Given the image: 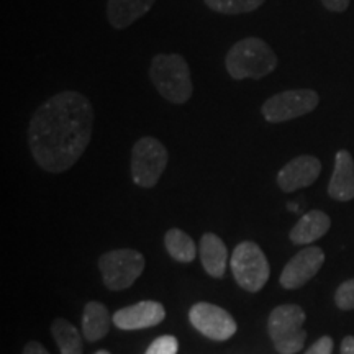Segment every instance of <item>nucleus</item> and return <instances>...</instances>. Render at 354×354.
<instances>
[{
    "label": "nucleus",
    "instance_id": "23",
    "mask_svg": "<svg viewBox=\"0 0 354 354\" xmlns=\"http://www.w3.org/2000/svg\"><path fill=\"white\" fill-rule=\"evenodd\" d=\"M305 354H333V339L330 336H322L307 349Z\"/></svg>",
    "mask_w": 354,
    "mask_h": 354
},
{
    "label": "nucleus",
    "instance_id": "26",
    "mask_svg": "<svg viewBox=\"0 0 354 354\" xmlns=\"http://www.w3.org/2000/svg\"><path fill=\"white\" fill-rule=\"evenodd\" d=\"M342 354H354V336H346L342 342Z\"/></svg>",
    "mask_w": 354,
    "mask_h": 354
},
{
    "label": "nucleus",
    "instance_id": "22",
    "mask_svg": "<svg viewBox=\"0 0 354 354\" xmlns=\"http://www.w3.org/2000/svg\"><path fill=\"white\" fill-rule=\"evenodd\" d=\"M336 307L342 310H354V279L343 282L342 286L336 289L335 294Z\"/></svg>",
    "mask_w": 354,
    "mask_h": 354
},
{
    "label": "nucleus",
    "instance_id": "15",
    "mask_svg": "<svg viewBox=\"0 0 354 354\" xmlns=\"http://www.w3.org/2000/svg\"><path fill=\"white\" fill-rule=\"evenodd\" d=\"M331 227L330 216L322 210H310L290 230L289 238L294 245H310L325 236Z\"/></svg>",
    "mask_w": 354,
    "mask_h": 354
},
{
    "label": "nucleus",
    "instance_id": "9",
    "mask_svg": "<svg viewBox=\"0 0 354 354\" xmlns=\"http://www.w3.org/2000/svg\"><path fill=\"white\" fill-rule=\"evenodd\" d=\"M189 320L194 328L214 342H227L236 333V322L225 308L209 302H198L190 308Z\"/></svg>",
    "mask_w": 354,
    "mask_h": 354
},
{
    "label": "nucleus",
    "instance_id": "25",
    "mask_svg": "<svg viewBox=\"0 0 354 354\" xmlns=\"http://www.w3.org/2000/svg\"><path fill=\"white\" fill-rule=\"evenodd\" d=\"M21 354H50V353L46 351V348H44L41 343L28 342L25 344L24 353H21Z\"/></svg>",
    "mask_w": 354,
    "mask_h": 354
},
{
    "label": "nucleus",
    "instance_id": "16",
    "mask_svg": "<svg viewBox=\"0 0 354 354\" xmlns=\"http://www.w3.org/2000/svg\"><path fill=\"white\" fill-rule=\"evenodd\" d=\"M198 251H201V261L203 269H205L212 277H223L228 263V251L223 240H221L220 236H216L215 233L202 234Z\"/></svg>",
    "mask_w": 354,
    "mask_h": 354
},
{
    "label": "nucleus",
    "instance_id": "17",
    "mask_svg": "<svg viewBox=\"0 0 354 354\" xmlns=\"http://www.w3.org/2000/svg\"><path fill=\"white\" fill-rule=\"evenodd\" d=\"M113 317L104 304L87 302L82 315V336L87 342H99L109 333Z\"/></svg>",
    "mask_w": 354,
    "mask_h": 354
},
{
    "label": "nucleus",
    "instance_id": "7",
    "mask_svg": "<svg viewBox=\"0 0 354 354\" xmlns=\"http://www.w3.org/2000/svg\"><path fill=\"white\" fill-rule=\"evenodd\" d=\"M320 95L312 88H292L274 94L261 105V113L269 123H284L313 112Z\"/></svg>",
    "mask_w": 354,
    "mask_h": 354
},
{
    "label": "nucleus",
    "instance_id": "4",
    "mask_svg": "<svg viewBox=\"0 0 354 354\" xmlns=\"http://www.w3.org/2000/svg\"><path fill=\"white\" fill-rule=\"evenodd\" d=\"M305 312L299 305H279L271 312L268 331L279 354H297L304 348L307 331L304 330Z\"/></svg>",
    "mask_w": 354,
    "mask_h": 354
},
{
    "label": "nucleus",
    "instance_id": "5",
    "mask_svg": "<svg viewBox=\"0 0 354 354\" xmlns=\"http://www.w3.org/2000/svg\"><path fill=\"white\" fill-rule=\"evenodd\" d=\"M167 149L153 136H143L133 145L131 177L138 187L151 189L161 179L167 166Z\"/></svg>",
    "mask_w": 354,
    "mask_h": 354
},
{
    "label": "nucleus",
    "instance_id": "21",
    "mask_svg": "<svg viewBox=\"0 0 354 354\" xmlns=\"http://www.w3.org/2000/svg\"><path fill=\"white\" fill-rule=\"evenodd\" d=\"M179 351V342L171 335L159 336L149 344L145 354H177Z\"/></svg>",
    "mask_w": 354,
    "mask_h": 354
},
{
    "label": "nucleus",
    "instance_id": "3",
    "mask_svg": "<svg viewBox=\"0 0 354 354\" xmlns=\"http://www.w3.org/2000/svg\"><path fill=\"white\" fill-rule=\"evenodd\" d=\"M149 79L159 95L171 104L183 105L194 94L189 63L177 53H159L154 56L149 66Z\"/></svg>",
    "mask_w": 354,
    "mask_h": 354
},
{
    "label": "nucleus",
    "instance_id": "20",
    "mask_svg": "<svg viewBox=\"0 0 354 354\" xmlns=\"http://www.w3.org/2000/svg\"><path fill=\"white\" fill-rule=\"evenodd\" d=\"M266 0H203L210 10L221 15H241L251 13L263 6Z\"/></svg>",
    "mask_w": 354,
    "mask_h": 354
},
{
    "label": "nucleus",
    "instance_id": "13",
    "mask_svg": "<svg viewBox=\"0 0 354 354\" xmlns=\"http://www.w3.org/2000/svg\"><path fill=\"white\" fill-rule=\"evenodd\" d=\"M328 196L338 202H349L354 198V159L346 149H339L335 156Z\"/></svg>",
    "mask_w": 354,
    "mask_h": 354
},
{
    "label": "nucleus",
    "instance_id": "6",
    "mask_svg": "<svg viewBox=\"0 0 354 354\" xmlns=\"http://www.w3.org/2000/svg\"><path fill=\"white\" fill-rule=\"evenodd\" d=\"M232 271L238 286L248 292H259L271 276L268 258L253 241H243L234 248Z\"/></svg>",
    "mask_w": 354,
    "mask_h": 354
},
{
    "label": "nucleus",
    "instance_id": "1",
    "mask_svg": "<svg viewBox=\"0 0 354 354\" xmlns=\"http://www.w3.org/2000/svg\"><path fill=\"white\" fill-rule=\"evenodd\" d=\"M94 130V107L77 91H63L37 109L28 127V146L37 165L61 174L86 153Z\"/></svg>",
    "mask_w": 354,
    "mask_h": 354
},
{
    "label": "nucleus",
    "instance_id": "12",
    "mask_svg": "<svg viewBox=\"0 0 354 354\" xmlns=\"http://www.w3.org/2000/svg\"><path fill=\"white\" fill-rule=\"evenodd\" d=\"M166 318V310L156 300H143L113 313V325L120 330H143L156 326Z\"/></svg>",
    "mask_w": 354,
    "mask_h": 354
},
{
    "label": "nucleus",
    "instance_id": "24",
    "mask_svg": "<svg viewBox=\"0 0 354 354\" xmlns=\"http://www.w3.org/2000/svg\"><path fill=\"white\" fill-rule=\"evenodd\" d=\"M349 2H351V0H322L323 7H325L326 10L336 12V13L346 12L349 7Z\"/></svg>",
    "mask_w": 354,
    "mask_h": 354
},
{
    "label": "nucleus",
    "instance_id": "19",
    "mask_svg": "<svg viewBox=\"0 0 354 354\" xmlns=\"http://www.w3.org/2000/svg\"><path fill=\"white\" fill-rule=\"evenodd\" d=\"M165 245L171 258L179 263H192L197 256V248L192 238L179 228L167 230L165 234Z\"/></svg>",
    "mask_w": 354,
    "mask_h": 354
},
{
    "label": "nucleus",
    "instance_id": "27",
    "mask_svg": "<svg viewBox=\"0 0 354 354\" xmlns=\"http://www.w3.org/2000/svg\"><path fill=\"white\" fill-rule=\"evenodd\" d=\"M95 354H110L109 351H105V349H100V351H97Z\"/></svg>",
    "mask_w": 354,
    "mask_h": 354
},
{
    "label": "nucleus",
    "instance_id": "18",
    "mask_svg": "<svg viewBox=\"0 0 354 354\" xmlns=\"http://www.w3.org/2000/svg\"><path fill=\"white\" fill-rule=\"evenodd\" d=\"M51 333L61 354H82V336L73 323L64 318H56L51 325Z\"/></svg>",
    "mask_w": 354,
    "mask_h": 354
},
{
    "label": "nucleus",
    "instance_id": "8",
    "mask_svg": "<svg viewBox=\"0 0 354 354\" xmlns=\"http://www.w3.org/2000/svg\"><path fill=\"white\" fill-rule=\"evenodd\" d=\"M99 269L104 284L110 290H123L133 286L145 271L143 254L135 250H113L102 254Z\"/></svg>",
    "mask_w": 354,
    "mask_h": 354
},
{
    "label": "nucleus",
    "instance_id": "11",
    "mask_svg": "<svg viewBox=\"0 0 354 354\" xmlns=\"http://www.w3.org/2000/svg\"><path fill=\"white\" fill-rule=\"evenodd\" d=\"M322 172L320 159L310 154H302L290 159L287 165L277 172V185L282 192H295V190L308 187L318 179Z\"/></svg>",
    "mask_w": 354,
    "mask_h": 354
},
{
    "label": "nucleus",
    "instance_id": "14",
    "mask_svg": "<svg viewBox=\"0 0 354 354\" xmlns=\"http://www.w3.org/2000/svg\"><path fill=\"white\" fill-rule=\"evenodd\" d=\"M156 0H109L107 20L115 30H125L151 10Z\"/></svg>",
    "mask_w": 354,
    "mask_h": 354
},
{
    "label": "nucleus",
    "instance_id": "10",
    "mask_svg": "<svg viewBox=\"0 0 354 354\" xmlns=\"http://www.w3.org/2000/svg\"><path fill=\"white\" fill-rule=\"evenodd\" d=\"M323 263H325V253H323L322 248H305L286 264L284 271L279 277V282L284 289H299L317 276Z\"/></svg>",
    "mask_w": 354,
    "mask_h": 354
},
{
    "label": "nucleus",
    "instance_id": "2",
    "mask_svg": "<svg viewBox=\"0 0 354 354\" xmlns=\"http://www.w3.org/2000/svg\"><path fill=\"white\" fill-rule=\"evenodd\" d=\"M279 59L263 38L248 37L236 41L225 56V68L234 81H259L277 68Z\"/></svg>",
    "mask_w": 354,
    "mask_h": 354
}]
</instances>
